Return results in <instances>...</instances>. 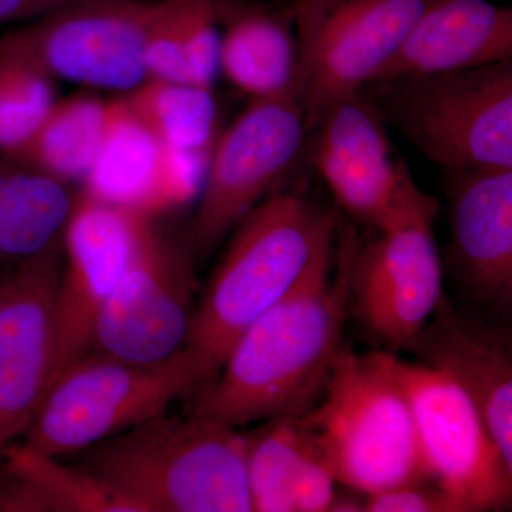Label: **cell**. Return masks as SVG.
Listing matches in <instances>:
<instances>
[{"instance_id":"cell-14","label":"cell","mask_w":512,"mask_h":512,"mask_svg":"<svg viewBox=\"0 0 512 512\" xmlns=\"http://www.w3.org/2000/svg\"><path fill=\"white\" fill-rule=\"evenodd\" d=\"M150 217L87 192L77 197L62 237L63 266L47 390L67 367L89 355L97 319Z\"/></svg>"},{"instance_id":"cell-2","label":"cell","mask_w":512,"mask_h":512,"mask_svg":"<svg viewBox=\"0 0 512 512\" xmlns=\"http://www.w3.org/2000/svg\"><path fill=\"white\" fill-rule=\"evenodd\" d=\"M338 227L336 212L301 195L272 192L232 229L195 303L185 345L200 362L204 386L241 333L285 298L320 249L335 241Z\"/></svg>"},{"instance_id":"cell-28","label":"cell","mask_w":512,"mask_h":512,"mask_svg":"<svg viewBox=\"0 0 512 512\" xmlns=\"http://www.w3.org/2000/svg\"><path fill=\"white\" fill-rule=\"evenodd\" d=\"M50 352L0 360V461L23 439L47 390Z\"/></svg>"},{"instance_id":"cell-17","label":"cell","mask_w":512,"mask_h":512,"mask_svg":"<svg viewBox=\"0 0 512 512\" xmlns=\"http://www.w3.org/2000/svg\"><path fill=\"white\" fill-rule=\"evenodd\" d=\"M407 352L464 390L512 463L511 329L461 313L443 295Z\"/></svg>"},{"instance_id":"cell-32","label":"cell","mask_w":512,"mask_h":512,"mask_svg":"<svg viewBox=\"0 0 512 512\" xmlns=\"http://www.w3.org/2000/svg\"><path fill=\"white\" fill-rule=\"evenodd\" d=\"M18 163L13 161L12 158L0 154V198L6 190V185L9 184L10 178L15 174Z\"/></svg>"},{"instance_id":"cell-5","label":"cell","mask_w":512,"mask_h":512,"mask_svg":"<svg viewBox=\"0 0 512 512\" xmlns=\"http://www.w3.org/2000/svg\"><path fill=\"white\" fill-rule=\"evenodd\" d=\"M365 90L386 124L441 170L512 168V59Z\"/></svg>"},{"instance_id":"cell-4","label":"cell","mask_w":512,"mask_h":512,"mask_svg":"<svg viewBox=\"0 0 512 512\" xmlns=\"http://www.w3.org/2000/svg\"><path fill=\"white\" fill-rule=\"evenodd\" d=\"M301 420L336 483L356 493L430 484L392 353L343 348L320 402Z\"/></svg>"},{"instance_id":"cell-18","label":"cell","mask_w":512,"mask_h":512,"mask_svg":"<svg viewBox=\"0 0 512 512\" xmlns=\"http://www.w3.org/2000/svg\"><path fill=\"white\" fill-rule=\"evenodd\" d=\"M512 59V10L488 0H440L410 30L375 83Z\"/></svg>"},{"instance_id":"cell-22","label":"cell","mask_w":512,"mask_h":512,"mask_svg":"<svg viewBox=\"0 0 512 512\" xmlns=\"http://www.w3.org/2000/svg\"><path fill=\"white\" fill-rule=\"evenodd\" d=\"M0 466L6 473L0 485V511L141 512L79 464L67 466L22 443L6 451Z\"/></svg>"},{"instance_id":"cell-31","label":"cell","mask_w":512,"mask_h":512,"mask_svg":"<svg viewBox=\"0 0 512 512\" xmlns=\"http://www.w3.org/2000/svg\"><path fill=\"white\" fill-rule=\"evenodd\" d=\"M328 511L336 512H363L366 511V497L357 500L355 497H346V495H335Z\"/></svg>"},{"instance_id":"cell-12","label":"cell","mask_w":512,"mask_h":512,"mask_svg":"<svg viewBox=\"0 0 512 512\" xmlns=\"http://www.w3.org/2000/svg\"><path fill=\"white\" fill-rule=\"evenodd\" d=\"M437 215H421L367 241L338 228L348 303L367 332L407 350L443 298V266L433 235Z\"/></svg>"},{"instance_id":"cell-8","label":"cell","mask_w":512,"mask_h":512,"mask_svg":"<svg viewBox=\"0 0 512 512\" xmlns=\"http://www.w3.org/2000/svg\"><path fill=\"white\" fill-rule=\"evenodd\" d=\"M308 141L296 96L249 100L212 144L197 210L188 231L192 258L211 254L239 221L274 192Z\"/></svg>"},{"instance_id":"cell-29","label":"cell","mask_w":512,"mask_h":512,"mask_svg":"<svg viewBox=\"0 0 512 512\" xmlns=\"http://www.w3.org/2000/svg\"><path fill=\"white\" fill-rule=\"evenodd\" d=\"M367 512H464L451 495L433 484L393 488L366 497Z\"/></svg>"},{"instance_id":"cell-23","label":"cell","mask_w":512,"mask_h":512,"mask_svg":"<svg viewBox=\"0 0 512 512\" xmlns=\"http://www.w3.org/2000/svg\"><path fill=\"white\" fill-rule=\"evenodd\" d=\"M110 119V101L76 94L55 103L13 161L63 183L83 180L99 154Z\"/></svg>"},{"instance_id":"cell-13","label":"cell","mask_w":512,"mask_h":512,"mask_svg":"<svg viewBox=\"0 0 512 512\" xmlns=\"http://www.w3.org/2000/svg\"><path fill=\"white\" fill-rule=\"evenodd\" d=\"M192 262L187 244L164 237L151 215L97 319L89 353L156 363L183 350L197 303Z\"/></svg>"},{"instance_id":"cell-19","label":"cell","mask_w":512,"mask_h":512,"mask_svg":"<svg viewBox=\"0 0 512 512\" xmlns=\"http://www.w3.org/2000/svg\"><path fill=\"white\" fill-rule=\"evenodd\" d=\"M245 436L252 511L329 510L338 483L301 416L266 420Z\"/></svg>"},{"instance_id":"cell-30","label":"cell","mask_w":512,"mask_h":512,"mask_svg":"<svg viewBox=\"0 0 512 512\" xmlns=\"http://www.w3.org/2000/svg\"><path fill=\"white\" fill-rule=\"evenodd\" d=\"M70 0H0V25L32 22Z\"/></svg>"},{"instance_id":"cell-24","label":"cell","mask_w":512,"mask_h":512,"mask_svg":"<svg viewBox=\"0 0 512 512\" xmlns=\"http://www.w3.org/2000/svg\"><path fill=\"white\" fill-rule=\"evenodd\" d=\"M62 237L20 261L12 278L0 285V360L50 352L63 266Z\"/></svg>"},{"instance_id":"cell-6","label":"cell","mask_w":512,"mask_h":512,"mask_svg":"<svg viewBox=\"0 0 512 512\" xmlns=\"http://www.w3.org/2000/svg\"><path fill=\"white\" fill-rule=\"evenodd\" d=\"M204 386L190 348L156 363H133L89 353L49 387L23 446L63 457L167 413Z\"/></svg>"},{"instance_id":"cell-10","label":"cell","mask_w":512,"mask_h":512,"mask_svg":"<svg viewBox=\"0 0 512 512\" xmlns=\"http://www.w3.org/2000/svg\"><path fill=\"white\" fill-rule=\"evenodd\" d=\"M393 369L412 410L429 483L464 512L510 508L512 463L470 397L446 373L424 363L393 355Z\"/></svg>"},{"instance_id":"cell-11","label":"cell","mask_w":512,"mask_h":512,"mask_svg":"<svg viewBox=\"0 0 512 512\" xmlns=\"http://www.w3.org/2000/svg\"><path fill=\"white\" fill-rule=\"evenodd\" d=\"M386 121L366 90L339 101L308 134L312 164L350 217L376 231L440 204L417 187L402 158L394 156Z\"/></svg>"},{"instance_id":"cell-20","label":"cell","mask_w":512,"mask_h":512,"mask_svg":"<svg viewBox=\"0 0 512 512\" xmlns=\"http://www.w3.org/2000/svg\"><path fill=\"white\" fill-rule=\"evenodd\" d=\"M220 73L249 100L296 96L299 53L292 8L235 5L224 22Z\"/></svg>"},{"instance_id":"cell-25","label":"cell","mask_w":512,"mask_h":512,"mask_svg":"<svg viewBox=\"0 0 512 512\" xmlns=\"http://www.w3.org/2000/svg\"><path fill=\"white\" fill-rule=\"evenodd\" d=\"M76 200L63 181L19 164L0 198V258L23 261L52 245Z\"/></svg>"},{"instance_id":"cell-9","label":"cell","mask_w":512,"mask_h":512,"mask_svg":"<svg viewBox=\"0 0 512 512\" xmlns=\"http://www.w3.org/2000/svg\"><path fill=\"white\" fill-rule=\"evenodd\" d=\"M160 0H70L0 47L50 79L130 93L148 80L146 46Z\"/></svg>"},{"instance_id":"cell-7","label":"cell","mask_w":512,"mask_h":512,"mask_svg":"<svg viewBox=\"0 0 512 512\" xmlns=\"http://www.w3.org/2000/svg\"><path fill=\"white\" fill-rule=\"evenodd\" d=\"M440 0H296V97L308 134L339 101L375 83L417 20Z\"/></svg>"},{"instance_id":"cell-26","label":"cell","mask_w":512,"mask_h":512,"mask_svg":"<svg viewBox=\"0 0 512 512\" xmlns=\"http://www.w3.org/2000/svg\"><path fill=\"white\" fill-rule=\"evenodd\" d=\"M124 100L165 146L210 151L217 124L211 87L148 79Z\"/></svg>"},{"instance_id":"cell-15","label":"cell","mask_w":512,"mask_h":512,"mask_svg":"<svg viewBox=\"0 0 512 512\" xmlns=\"http://www.w3.org/2000/svg\"><path fill=\"white\" fill-rule=\"evenodd\" d=\"M443 173L451 272L473 301L505 311L512 302V168Z\"/></svg>"},{"instance_id":"cell-16","label":"cell","mask_w":512,"mask_h":512,"mask_svg":"<svg viewBox=\"0 0 512 512\" xmlns=\"http://www.w3.org/2000/svg\"><path fill=\"white\" fill-rule=\"evenodd\" d=\"M208 160L210 151L165 146L121 97L110 101L109 126L84 192L153 215L200 195Z\"/></svg>"},{"instance_id":"cell-1","label":"cell","mask_w":512,"mask_h":512,"mask_svg":"<svg viewBox=\"0 0 512 512\" xmlns=\"http://www.w3.org/2000/svg\"><path fill=\"white\" fill-rule=\"evenodd\" d=\"M333 242L292 291L235 340L217 376L191 394L187 413L238 429L301 416L318 402L343 349L349 305L340 262L338 275H330Z\"/></svg>"},{"instance_id":"cell-3","label":"cell","mask_w":512,"mask_h":512,"mask_svg":"<svg viewBox=\"0 0 512 512\" xmlns=\"http://www.w3.org/2000/svg\"><path fill=\"white\" fill-rule=\"evenodd\" d=\"M248 440L202 417L138 424L77 453V464L141 512H251Z\"/></svg>"},{"instance_id":"cell-33","label":"cell","mask_w":512,"mask_h":512,"mask_svg":"<svg viewBox=\"0 0 512 512\" xmlns=\"http://www.w3.org/2000/svg\"><path fill=\"white\" fill-rule=\"evenodd\" d=\"M271 2H274V3H284L285 0H271Z\"/></svg>"},{"instance_id":"cell-21","label":"cell","mask_w":512,"mask_h":512,"mask_svg":"<svg viewBox=\"0 0 512 512\" xmlns=\"http://www.w3.org/2000/svg\"><path fill=\"white\" fill-rule=\"evenodd\" d=\"M235 5L234 0H160L144 55L148 79L212 89L220 73L218 25Z\"/></svg>"},{"instance_id":"cell-27","label":"cell","mask_w":512,"mask_h":512,"mask_svg":"<svg viewBox=\"0 0 512 512\" xmlns=\"http://www.w3.org/2000/svg\"><path fill=\"white\" fill-rule=\"evenodd\" d=\"M53 79L0 47V154L12 157L55 106Z\"/></svg>"}]
</instances>
